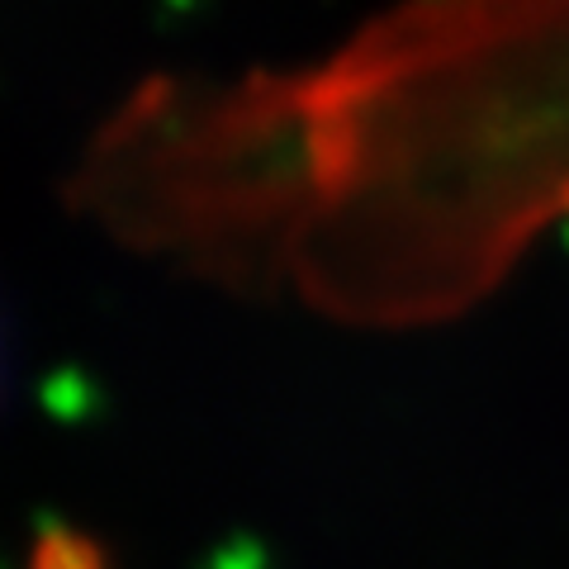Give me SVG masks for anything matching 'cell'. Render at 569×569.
<instances>
[]
</instances>
